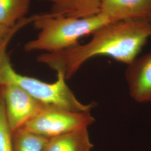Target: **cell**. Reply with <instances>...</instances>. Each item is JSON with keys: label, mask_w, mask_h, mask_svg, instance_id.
I'll list each match as a JSON object with an SVG mask.
<instances>
[{"label": "cell", "mask_w": 151, "mask_h": 151, "mask_svg": "<svg viewBox=\"0 0 151 151\" xmlns=\"http://www.w3.org/2000/svg\"><path fill=\"white\" fill-rule=\"evenodd\" d=\"M0 151H14L12 132L6 118L4 99L0 88Z\"/></svg>", "instance_id": "cell-12"}, {"label": "cell", "mask_w": 151, "mask_h": 151, "mask_svg": "<svg viewBox=\"0 0 151 151\" xmlns=\"http://www.w3.org/2000/svg\"><path fill=\"white\" fill-rule=\"evenodd\" d=\"M37 14L34 15L32 16L26 17L16 24V25L13 27H6L4 25L0 24V43L2 42L4 40H5L11 32H13L18 28H23L26 27L29 24H32L35 19L36 18Z\"/></svg>", "instance_id": "cell-13"}, {"label": "cell", "mask_w": 151, "mask_h": 151, "mask_svg": "<svg viewBox=\"0 0 151 151\" xmlns=\"http://www.w3.org/2000/svg\"><path fill=\"white\" fill-rule=\"evenodd\" d=\"M112 22H115L101 12L84 18L54 16L48 12L37 14L32 24L39 32L25 43L24 50L51 53L70 48L78 44L80 39Z\"/></svg>", "instance_id": "cell-2"}, {"label": "cell", "mask_w": 151, "mask_h": 151, "mask_svg": "<svg viewBox=\"0 0 151 151\" xmlns=\"http://www.w3.org/2000/svg\"><path fill=\"white\" fill-rule=\"evenodd\" d=\"M100 12L114 22L148 19L151 0H103Z\"/></svg>", "instance_id": "cell-7"}, {"label": "cell", "mask_w": 151, "mask_h": 151, "mask_svg": "<svg viewBox=\"0 0 151 151\" xmlns=\"http://www.w3.org/2000/svg\"><path fill=\"white\" fill-rule=\"evenodd\" d=\"M93 147L88 128H83L49 138L44 151H91Z\"/></svg>", "instance_id": "cell-9"}, {"label": "cell", "mask_w": 151, "mask_h": 151, "mask_svg": "<svg viewBox=\"0 0 151 151\" xmlns=\"http://www.w3.org/2000/svg\"><path fill=\"white\" fill-rule=\"evenodd\" d=\"M0 88L4 99L6 118L12 132L22 128L50 105L19 87L9 85L0 86Z\"/></svg>", "instance_id": "cell-5"}, {"label": "cell", "mask_w": 151, "mask_h": 151, "mask_svg": "<svg viewBox=\"0 0 151 151\" xmlns=\"http://www.w3.org/2000/svg\"><path fill=\"white\" fill-rule=\"evenodd\" d=\"M19 31L18 29L14 30L0 43V86L10 85L19 87L46 104L73 111H90L96 106V103L84 104L78 101L67 85L65 76L61 73H57V79L53 83L17 73L11 65L7 47Z\"/></svg>", "instance_id": "cell-3"}, {"label": "cell", "mask_w": 151, "mask_h": 151, "mask_svg": "<svg viewBox=\"0 0 151 151\" xmlns=\"http://www.w3.org/2000/svg\"><path fill=\"white\" fill-rule=\"evenodd\" d=\"M148 20H149V22H150V24H151V16L148 19Z\"/></svg>", "instance_id": "cell-14"}, {"label": "cell", "mask_w": 151, "mask_h": 151, "mask_svg": "<svg viewBox=\"0 0 151 151\" xmlns=\"http://www.w3.org/2000/svg\"><path fill=\"white\" fill-rule=\"evenodd\" d=\"M51 4L49 13L54 16L84 18L100 13L103 0H39Z\"/></svg>", "instance_id": "cell-8"}, {"label": "cell", "mask_w": 151, "mask_h": 151, "mask_svg": "<svg viewBox=\"0 0 151 151\" xmlns=\"http://www.w3.org/2000/svg\"><path fill=\"white\" fill-rule=\"evenodd\" d=\"M32 0H0V24L13 27L27 17Z\"/></svg>", "instance_id": "cell-10"}, {"label": "cell", "mask_w": 151, "mask_h": 151, "mask_svg": "<svg viewBox=\"0 0 151 151\" xmlns=\"http://www.w3.org/2000/svg\"><path fill=\"white\" fill-rule=\"evenodd\" d=\"M48 139L23 129L12 132L14 151H44Z\"/></svg>", "instance_id": "cell-11"}, {"label": "cell", "mask_w": 151, "mask_h": 151, "mask_svg": "<svg viewBox=\"0 0 151 151\" xmlns=\"http://www.w3.org/2000/svg\"><path fill=\"white\" fill-rule=\"evenodd\" d=\"M95 120L90 111H73L50 105L21 129L49 139L88 128Z\"/></svg>", "instance_id": "cell-4"}, {"label": "cell", "mask_w": 151, "mask_h": 151, "mask_svg": "<svg viewBox=\"0 0 151 151\" xmlns=\"http://www.w3.org/2000/svg\"><path fill=\"white\" fill-rule=\"evenodd\" d=\"M125 77L131 97L138 103L151 102V52L128 65Z\"/></svg>", "instance_id": "cell-6"}, {"label": "cell", "mask_w": 151, "mask_h": 151, "mask_svg": "<svg viewBox=\"0 0 151 151\" xmlns=\"http://www.w3.org/2000/svg\"><path fill=\"white\" fill-rule=\"evenodd\" d=\"M92 35L87 43L44 53L37 60L62 73L66 80L74 75L87 60L96 56H108L129 65L151 37V26L148 19L118 21L103 26Z\"/></svg>", "instance_id": "cell-1"}]
</instances>
